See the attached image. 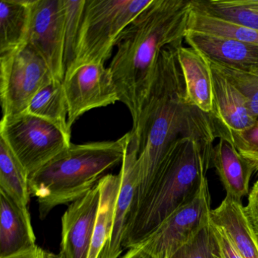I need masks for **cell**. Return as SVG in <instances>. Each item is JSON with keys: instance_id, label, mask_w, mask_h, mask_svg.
Wrapping results in <instances>:
<instances>
[{"instance_id": "44dd1931", "label": "cell", "mask_w": 258, "mask_h": 258, "mask_svg": "<svg viewBox=\"0 0 258 258\" xmlns=\"http://www.w3.org/2000/svg\"><path fill=\"white\" fill-rule=\"evenodd\" d=\"M25 112L48 120L71 138L68 123L69 107L63 81L53 79L42 87L31 99Z\"/></svg>"}, {"instance_id": "8992f818", "label": "cell", "mask_w": 258, "mask_h": 258, "mask_svg": "<svg viewBox=\"0 0 258 258\" xmlns=\"http://www.w3.org/2000/svg\"><path fill=\"white\" fill-rule=\"evenodd\" d=\"M0 138L29 177L72 144L70 137L53 123L28 112L3 116Z\"/></svg>"}, {"instance_id": "4dcf8cb0", "label": "cell", "mask_w": 258, "mask_h": 258, "mask_svg": "<svg viewBox=\"0 0 258 258\" xmlns=\"http://www.w3.org/2000/svg\"><path fill=\"white\" fill-rule=\"evenodd\" d=\"M7 258H57V254H55L52 252L47 251L37 245L34 248L28 250V251Z\"/></svg>"}, {"instance_id": "8fae6325", "label": "cell", "mask_w": 258, "mask_h": 258, "mask_svg": "<svg viewBox=\"0 0 258 258\" xmlns=\"http://www.w3.org/2000/svg\"><path fill=\"white\" fill-rule=\"evenodd\" d=\"M208 61L213 84L212 111L208 115L215 138L227 140L233 133L242 132L253 126L256 119L249 110L241 92L214 63Z\"/></svg>"}, {"instance_id": "f546056e", "label": "cell", "mask_w": 258, "mask_h": 258, "mask_svg": "<svg viewBox=\"0 0 258 258\" xmlns=\"http://www.w3.org/2000/svg\"><path fill=\"white\" fill-rule=\"evenodd\" d=\"M244 208L249 223L258 238V179L252 187L247 206Z\"/></svg>"}, {"instance_id": "5bb4252c", "label": "cell", "mask_w": 258, "mask_h": 258, "mask_svg": "<svg viewBox=\"0 0 258 258\" xmlns=\"http://www.w3.org/2000/svg\"><path fill=\"white\" fill-rule=\"evenodd\" d=\"M185 43L215 64L252 73L258 69V46L235 39L187 31Z\"/></svg>"}, {"instance_id": "7c38bea8", "label": "cell", "mask_w": 258, "mask_h": 258, "mask_svg": "<svg viewBox=\"0 0 258 258\" xmlns=\"http://www.w3.org/2000/svg\"><path fill=\"white\" fill-rule=\"evenodd\" d=\"M100 202L99 185L69 205L61 217V250L64 258H88Z\"/></svg>"}, {"instance_id": "6da1fadb", "label": "cell", "mask_w": 258, "mask_h": 258, "mask_svg": "<svg viewBox=\"0 0 258 258\" xmlns=\"http://www.w3.org/2000/svg\"><path fill=\"white\" fill-rule=\"evenodd\" d=\"M180 44V43H179ZM179 44L160 52L152 82L131 130L138 148L139 181L134 209L153 184L170 147L192 138L214 143L209 115L191 104L177 58Z\"/></svg>"}, {"instance_id": "ac0fdd59", "label": "cell", "mask_w": 258, "mask_h": 258, "mask_svg": "<svg viewBox=\"0 0 258 258\" xmlns=\"http://www.w3.org/2000/svg\"><path fill=\"white\" fill-rule=\"evenodd\" d=\"M211 163L226 190V196L241 201L248 194L250 178L254 170L232 143L223 139L219 140L213 149Z\"/></svg>"}, {"instance_id": "52a82bcc", "label": "cell", "mask_w": 258, "mask_h": 258, "mask_svg": "<svg viewBox=\"0 0 258 258\" xmlns=\"http://www.w3.org/2000/svg\"><path fill=\"white\" fill-rule=\"evenodd\" d=\"M53 79L46 61L29 45L0 55L3 116L25 112L36 93Z\"/></svg>"}, {"instance_id": "4fadbf2b", "label": "cell", "mask_w": 258, "mask_h": 258, "mask_svg": "<svg viewBox=\"0 0 258 258\" xmlns=\"http://www.w3.org/2000/svg\"><path fill=\"white\" fill-rule=\"evenodd\" d=\"M131 132L120 168V187L116 203L114 225L109 242L100 258H118L124 250L125 233L132 214L138 188V148Z\"/></svg>"}, {"instance_id": "f1b7e54d", "label": "cell", "mask_w": 258, "mask_h": 258, "mask_svg": "<svg viewBox=\"0 0 258 258\" xmlns=\"http://www.w3.org/2000/svg\"><path fill=\"white\" fill-rule=\"evenodd\" d=\"M211 228L217 242V258H243L232 244L223 228L211 222Z\"/></svg>"}, {"instance_id": "4316f807", "label": "cell", "mask_w": 258, "mask_h": 258, "mask_svg": "<svg viewBox=\"0 0 258 258\" xmlns=\"http://www.w3.org/2000/svg\"><path fill=\"white\" fill-rule=\"evenodd\" d=\"M171 258H217V242L211 222Z\"/></svg>"}, {"instance_id": "d4e9b609", "label": "cell", "mask_w": 258, "mask_h": 258, "mask_svg": "<svg viewBox=\"0 0 258 258\" xmlns=\"http://www.w3.org/2000/svg\"><path fill=\"white\" fill-rule=\"evenodd\" d=\"M85 4L86 0H64V76L69 73L75 61L78 33Z\"/></svg>"}, {"instance_id": "484cf974", "label": "cell", "mask_w": 258, "mask_h": 258, "mask_svg": "<svg viewBox=\"0 0 258 258\" xmlns=\"http://www.w3.org/2000/svg\"><path fill=\"white\" fill-rule=\"evenodd\" d=\"M214 64L217 69L221 72L241 92L245 99L250 112L255 118H257L258 76L248 72L235 70V69L220 66L215 63Z\"/></svg>"}, {"instance_id": "7402d4cb", "label": "cell", "mask_w": 258, "mask_h": 258, "mask_svg": "<svg viewBox=\"0 0 258 258\" xmlns=\"http://www.w3.org/2000/svg\"><path fill=\"white\" fill-rule=\"evenodd\" d=\"M0 191L28 211L31 199L29 176L8 145L0 138Z\"/></svg>"}, {"instance_id": "9c48e42d", "label": "cell", "mask_w": 258, "mask_h": 258, "mask_svg": "<svg viewBox=\"0 0 258 258\" xmlns=\"http://www.w3.org/2000/svg\"><path fill=\"white\" fill-rule=\"evenodd\" d=\"M64 0H30L26 44L43 58L55 80L64 78Z\"/></svg>"}, {"instance_id": "e575fe53", "label": "cell", "mask_w": 258, "mask_h": 258, "mask_svg": "<svg viewBox=\"0 0 258 258\" xmlns=\"http://www.w3.org/2000/svg\"><path fill=\"white\" fill-rule=\"evenodd\" d=\"M57 258H64V257H63V256H61V255L60 254V253H58V254H57Z\"/></svg>"}, {"instance_id": "836d02e7", "label": "cell", "mask_w": 258, "mask_h": 258, "mask_svg": "<svg viewBox=\"0 0 258 258\" xmlns=\"http://www.w3.org/2000/svg\"><path fill=\"white\" fill-rule=\"evenodd\" d=\"M252 74H253V75H256V76H258V69L257 70L254 71V72H252Z\"/></svg>"}, {"instance_id": "e0dca14e", "label": "cell", "mask_w": 258, "mask_h": 258, "mask_svg": "<svg viewBox=\"0 0 258 258\" xmlns=\"http://www.w3.org/2000/svg\"><path fill=\"white\" fill-rule=\"evenodd\" d=\"M176 50L188 99L201 111L209 114L212 111L213 84L208 60L196 49L182 43L178 45Z\"/></svg>"}, {"instance_id": "30bf717a", "label": "cell", "mask_w": 258, "mask_h": 258, "mask_svg": "<svg viewBox=\"0 0 258 258\" xmlns=\"http://www.w3.org/2000/svg\"><path fill=\"white\" fill-rule=\"evenodd\" d=\"M63 86L71 130L75 121L87 111L119 102L111 71L104 64H84L78 68L64 78Z\"/></svg>"}, {"instance_id": "9a60e30c", "label": "cell", "mask_w": 258, "mask_h": 258, "mask_svg": "<svg viewBox=\"0 0 258 258\" xmlns=\"http://www.w3.org/2000/svg\"><path fill=\"white\" fill-rule=\"evenodd\" d=\"M36 246L29 211L22 209L0 191V258L28 251Z\"/></svg>"}, {"instance_id": "277c9868", "label": "cell", "mask_w": 258, "mask_h": 258, "mask_svg": "<svg viewBox=\"0 0 258 258\" xmlns=\"http://www.w3.org/2000/svg\"><path fill=\"white\" fill-rule=\"evenodd\" d=\"M131 132L114 141L71 144L29 177L40 220L60 205H70L97 186L107 172L122 163Z\"/></svg>"}, {"instance_id": "2e32d148", "label": "cell", "mask_w": 258, "mask_h": 258, "mask_svg": "<svg viewBox=\"0 0 258 258\" xmlns=\"http://www.w3.org/2000/svg\"><path fill=\"white\" fill-rule=\"evenodd\" d=\"M211 222L223 228L243 258H258V238L241 201L226 196L211 213Z\"/></svg>"}, {"instance_id": "603a6c76", "label": "cell", "mask_w": 258, "mask_h": 258, "mask_svg": "<svg viewBox=\"0 0 258 258\" xmlns=\"http://www.w3.org/2000/svg\"><path fill=\"white\" fill-rule=\"evenodd\" d=\"M229 37L258 46L257 30L249 29L216 19L196 10L191 4L187 31Z\"/></svg>"}, {"instance_id": "d6986e66", "label": "cell", "mask_w": 258, "mask_h": 258, "mask_svg": "<svg viewBox=\"0 0 258 258\" xmlns=\"http://www.w3.org/2000/svg\"><path fill=\"white\" fill-rule=\"evenodd\" d=\"M100 202L88 258H100L109 242L114 225L116 203L120 187V175L108 173L99 183Z\"/></svg>"}, {"instance_id": "d6a6232c", "label": "cell", "mask_w": 258, "mask_h": 258, "mask_svg": "<svg viewBox=\"0 0 258 258\" xmlns=\"http://www.w3.org/2000/svg\"><path fill=\"white\" fill-rule=\"evenodd\" d=\"M244 7L258 13V0H240Z\"/></svg>"}, {"instance_id": "5b68a950", "label": "cell", "mask_w": 258, "mask_h": 258, "mask_svg": "<svg viewBox=\"0 0 258 258\" xmlns=\"http://www.w3.org/2000/svg\"><path fill=\"white\" fill-rule=\"evenodd\" d=\"M152 1L86 0L75 61L64 78L84 64H105L120 34Z\"/></svg>"}, {"instance_id": "ba28073f", "label": "cell", "mask_w": 258, "mask_h": 258, "mask_svg": "<svg viewBox=\"0 0 258 258\" xmlns=\"http://www.w3.org/2000/svg\"><path fill=\"white\" fill-rule=\"evenodd\" d=\"M211 211L206 180L190 203L173 213L137 246L152 258H171L209 224Z\"/></svg>"}, {"instance_id": "ffe728a7", "label": "cell", "mask_w": 258, "mask_h": 258, "mask_svg": "<svg viewBox=\"0 0 258 258\" xmlns=\"http://www.w3.org/2000/svg\"><path fill=\"white\" fill-rule=\"evenodd\" d=\"M30 0H2L0 4V55L26 44Z\"/></svg>"}, {"instance_id": "1f68e13d", "label": "cell", "mask_w": 258, "mask_h": 258, "mask_svg": "<svg viewBox=\"0 0 258 258\" xmlns=\"http://www.w3.org/2000/svg\"><path fill=\"white\" fill-rule=\"evenodd\" d=\"M121 258H152L146 253L140 246L128 249L127 252Z\"/></svg>"}, {"instance_id": "7a4b0ae2", "label": "cell", "mask_w": 258, "mask_h": 258, "mask_svg": "<svg viewBox=\"0 0 258 258\" xmlns=\"http://www.w3.org/2000/svg\"><path fill=\"white\" fill-rule=\"evenodd\" d=\"M191 8V0H152L120 34L108 68L119 102L129 109L133 123L152 82L160 52L185 39Z\"/></svg>"}, {"instance_id": "83f0119b", "label": "cell", "mask_w": 258, "mask_h": 258, "mask_svg": "<svg viewBox=\"0 0 258 258\" xmlns=\"http://www.w3.org/2000/svg\"><path fill=\"white\" fill-rule=\"evenodd\" d=\"M227 140L258 173V117L253 126L242 132L233 133Z\"/></svg>"}, {"instance_id": "cb8c5ba5", "label": "cell", "mask_w": 258, "mask_h": 258, "mask_svg": "<svg viewBox=\"0 0 258 258\" xmlns=\"http://www.w3.org/2000/svg\"><path fill=\"white\" fill-rule=\"evenodd\" d=\"M192 7L224 22L258 31V13L243 6L240 0H191Z\"/></svg>"}, {"instance_id": "3957f363", "label": "cell", "mask_w": 258, "mask_h": 258, "mask_svg": "<svg viewBox=\"0 0 258 258\" xmlns=\"http://www.w3.org/2000/svg\"><path fill=\"white\" fill-rule=\"evenodd\" d=\"M214 143L183 138L166 155L158 175L143 200L133 211L123 247L139 245L164 220L199 194L212 165Z\"/></svg>"}]
</instances>
